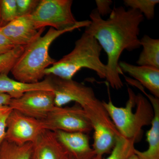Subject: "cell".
Returning <instances> with one entry per match:
<instances>
[{
    "mask_svg": "<svg viewBox=\"0 0 159 159\" xmlns=\"http://www.w3.org/2000/svg\"><path fill=\"white\" fill-rule=\"evenodd\" d=\"M15 46L2 33L0 30V56L13 50Z\"/></svg>",
    "mask_w": 159,
    "mask_h": 159,
    "instance_id": "d4e9b609",
    "label": "cell"
},
{
    "mask_svg": "<svg viewBox=\"0 0 159 159\" xmlns=\"http://www.w3.org/2000/svg\"><path fill=\"white\" fill-rule=\"evenodd\" d=\"M91 23L84 32L91 34L106 53L107 57L106 80L116 90L123 87L119 60L125 50L132 51L141 47L139 36L140 24L144 16L139 11L123 7H114L109 17L104 20L96 9L90 14Z\"/></svg>",
    "mask_w": 159,
    "mask_h": 159,
    "instance_id": "6da1fadb",
    "label": "cell"
},
{
    "mask_svg": "<svg viewBox=\"0 0 159 159\" xmlns=\"http://www.w3.org/2000/svg\"><path fill=\"white\" fill-rule=\"evenodd\" d=\"M127 91L129 99L125 107L116 106L111 99L102 103L119 134L136 143L142 138V128L151 123L153 110L149 100L142 94L136 95L129 87Z\"/></svg>",
    "mask_w": 159,
    "mask_h": 159,
    "instance_id": "277c9868",
    "label": "cell"
},
{
    "mask_svg": "<svg viewBox=\"0 0 159 159\" xmlns=\"http://www.w3.org/2000/svg\"><path fill=\"white\" fill-rule=\"evenodd\" d=\"M51 80L55 106L61 107L74 102L84 110L100 101L93 89L73 79H65L48 75Z\"/></svg>",
    "mask_w": 159,
    "mask_h": 159,
    "instance_id": "52a82bcc",
    "label": "cell"
},
{
    "mask_svg": "<svg viewBox=\"0 0 159 159\" xmlns=\"http://www.w3.org/2000/svg\"><path fill=\"white\" fill-rule=\"evenodd\" d=\"M152 106L154 116L151 127L146 132V140L148 144V149L144 151L135 149L134 153L139 159H159V98L146 93L142 86L139 87Z\"/></svg>",
    "mask_w": 159,
    "mask_h": 159,
    "instance_id": "4fadbf2b",
    "label": "cell"
},
{
    "mask_svg": "<svg viewBox=\"0 0 159 159\" xmlns=\"http://www.w3.org/2000/svg\"><path fill=\"white\" fill-rule=\"evenodd\" d=\"M1 14L4 25L17 18L16 0H2Z\"/></svg>",
    "mask_w": 159,
    "mask_h": 159,
    "instance_id": "44dd1931",
    "label": "cell"
},
{
    "mask_svg": "<svg viewBox=\"0 0 159 159\" xmlns=\"http://www.w3.org/2000/svg\"><path fill=\"white\" fill-rule=\"evenodd\" d=\"M102 50L97 39L93 35L84 32L76 41L74 49L46 69L45 75L73 79L78 71L87 68L95 72L101 79H105L106 65L100 58Z\"/></svg>",
    "mask_w": 159,
    "mask_h": 159,
    "instance_id": "3957f363",
    "label": "cell"
},
{
    "mask_svg": "<svg viewBox=\"0 0 159 159\" xmlns=\"http://www.w3.org/2000/svg\"><path fill=\"white\" fill-rule=\"evenodd\" d=\"M9 105L25 116L43 120L55 107L54 94L52 91H30L19 98L11 99Z\"/></svg>",
    "mask_w": 159,
    "mask_h": 159,
    "instance_id": "9c48e42d",
    "label": "cell"
},
{
    "mask_svg": "<svg viewBox=\"0 0 159 159\" xmlns=\"http://www.w3.org/2000/svg\"><path fill=\"white\" fill-rule=\"evenodd\" d=\"M25 47H16L8 53L0 56V74H9L19 58L22 54Z\"/></svg>",
    "mask_w": 159,
    "mask_h": 159,
    "instance_id": "ffe728a7",
    "label": "cell"
},
{
    "mask_svg": "<svg viewBox=\"0 0 159 159\" xmlns=\"http://www.w3.org/2000/svg\"><path fill=\"white\" fill-rule=\"evenodd\" d=\"M46 129L55 131L82 132L88 134L93 127L85 111L75 103L71 107H55L41 120Z\"/></svg>",
    "mask_w": 159,
    "mask_h": 159,
    "instance_id": "8992f818",
    "label": "cell"
},
{
    "mask_svg": "<svg viewBox=\"0 0 159 159\" xmlns=\"http://www.w3.org/2000/svg\"><path fill=\"white\" fill-rule=\"evenodd\" d=\"M90 20L78 21L76 25L64 30L50 28L43 36L39 35L25 46L22 54L11 71L15 79L25 83H35L45 77L44 72L56 62L49 54L51 44L61 35L90 24Z\"/></svg>",
    "mask_w": 159,
    "mask_h": 159,
    "instance_id": "7a4b0ae2",
    "label": "cell"
},
{
    "mask_svg": "<svg viewBox=\"0 0 159 159\" xmlns=\"http://www.w3.org/2000/svg\"><path fill=\"white\" fill-rule=\"evenodd\" d=\"M140 42L143 50L137 64L159 69V39L152 38L145 34L140 39Z\"/></svg>",
    "mask_w": 159,
    "mask_h": 159,
    "instance_id": "2e32d148",
    "label": "cell"
},
{
    "mask_svg": "<svg viewBox=\"0 0 159 159\" xmlns=\"http://www.w3.org/2000/svg\"><path fill=\"white\" fill-rule=\"evenodd\" d=\"M32 144L29 159H71L52 131L45 129Z\"/></svg>",
    "mask_w": 159,
    "mask_h": 159,
    "instance_id": "8fae6325",
    "label": "cell"
},
{
    "mask_svg": "<svg viewBox=\"0 0 159 159\" xmlns=\"http://www.w3.org/2000/svg\"><path fill=\"white\" fill-rule=\"evenodd\" d=\"M32 145H17L5 140L0 145V159H29Z\"/></svg>",
    "mask_w": 159,
    "mask_h": 159,
    "instance_id": "e0dca14e",
    "label": "cell"
},
{
    "mask_svg": "<svg viewBox=\"0 0 159 159\" xmlns=\"http://www.w3.org/2000/svg\"><path fill=\"white\" fill-rule=\"evenodd\" d=\"M11 99V97L9 95L0 93V106L9 105Z\"/></svg>",
    "mask_w": 159,
    "mask_h": 159,
    "instance_id": "484cf974",
    "label": "cell"
},
{
    "mask_svg": "<svg viewBox=\"0 0 159 159\" xmlns=\"http://www.w3.org/2000/svg\"><path fill=\"white\" fill-rule=\"evenodd\" d=\"M35 90L53 92L48 76L39 82L29 84L11 79L7 74H0V93L9 95L11 99L19 98L27 92Z\"/></svg>",
    "mask_w": 159,
    "mask_h": 159,
    "instance_id": "9a60e30c",
    "label": "cell"
},
{
    "mask_svg": "<svg viewBox=\"0 0 159 159\" xmlns=\"http://www.w3.org/2000/svg\"><path fill=\"white\" fill-rule=\"evenodd\" d=\"M12 110L9 105L0 106V145L5 140L7 120Z\"/></svg>",
    "mask_w": 159,
    "mask_h": 159,
    "instance_id": "603a6c76",
    "label": "cell"
},
{
    "mask_svg": "<svg viewBox=\"0 0 159 159\" xmlns=\"http://www.w3.org/2000/svg\"><path fill=\"white\" fill-rule=\"evenodd\" d=\"M45 129L41 120L13 110L7 120L5 140L19 145L33 143Z\"/></svg>",
    "mask_w": 159,
    "mask_h": 159,
    "instance_id": "ba28073f",
    "label": "cell"
},
{
    "mask_svg": "<svg viewBox=\"0 0 159 159\" xmlns=\"http://www.w3.org/2000/svg\"><path fill=\"white\" fill-rule=\"evenodd\" d=\"M45 28H35L31 15L19 16L5 25L0 27L4 35L16 47H25L42 35Z\"/></svg>",
    "mask_w": 159,
    "mask_h": 159,
    "instance_id": "30bf717a",
    "label": "cell"
},
{
    "mask_svg": "<svg viewBox=\"0 0 159 159\" xmlns=\"http://www.w3.org/2000/svg\"><path fill=\"white\" fill-rule=\"evenodd\" d=\"M102 157H98L97 156H96V157H95L94 158H93V159H102Z\"/></svg>",
    "mask_w": 159,
    "mask_h": 159,
    "instance_id": "f1b7e54d",
    "label": "cell"
},
{
    "mask_svg": "<svg viewBox=\"0 0 159 159\" xmlns=\"http://www.w3.org/2000/svg\"><path fill=\"white\" fill-rule=\"evenodd\" d=\"M57 140L67 151L72 159H93L96 153L91 147L87 134L54 131Z\"/></svg>",
    "mask_w": 159,
    "mask_h": 159,
    "instance_id": "7c38bea8",
    "label": "cell"
},
{
    "mask_svg": "<svg viewBox=\"0 0 159 159\" xmlns=\"http://www.w3.org/2000/svg\"><path fill=\"white\" fill-rule=\"evenodd\" d=\"M1 3H2V0H0V27H2L4 26V24L2 22V18H1Z\"/></svg>",
    "mask_w": 159,
    "mask_h": 159,
    "instance_id": "4316f807",
    "label": "cell"
},
{
    "mask_svg": "<svg viewBox=\"0 0 159 159\" xmlns=\"http://www.w3.org/2000/svg\"><path fill=\"white\" fill-rule=\"evenodd\" d=\"M96 3L97 6L96 10L101 17L110 14L112 9L111 8L112 1L111 0H96Z\"/></svg>",
    "mask_w": 159,
    "mask_h": 159,
    "instance_id": "cb8c5ba5",
    "label": "cell"
},
{
    "mask_svg": "<svg viewBox=\"0 0 159 159\" xmlns=\"http://www.w3.org/2000/svg\"><path fill=\"white\" fill-rule=\"evenodd\" d=\"M128 159H139L138 157L136 155L134 154L133 155L129 157Z\"/></svg>",
    "mask_w": 159,
    "mask_h": 159,
    "instance_id": "83f0119b",
    "label": "cell"
},
{
    "mask_svg": "<svg viewBox=\"0 0 159 159\" xmlns=\"http://www.w3.org/2000/svg\"><path fill=\"white\" fill-rule=\"evenodd\" d=\"M39 2L40 0H16L18 17L31 15Z\"/></svg>",
    "mask_w": 159,
    "mask_h": 159,
    "instance_id": "7402d4cb",
    "label": "cell"
},
{
    "mask_svg": "<svg viewBox=\"0 0 159 159\" xmlns=\"http://www.w3.org/2000/svg\"><path fill=\"white\" fill-rule=\"evenodd\" d=\"M132 140L126 139L121 135L118 137L111 154L102 159H128L134 154V144Z\"/></svg>",
    "mask_w": 159,
    "mask_h": 159,
    "instance_id": "ac0fdd59",
    "label": "cell"
},
{
    "mask_svg": "<svg viewBox=\"0 0 159 159\" xmlns=\"http://www.w3.org/2000/svg\"><path fill=\"white\" fill-rule=\"evenodd\" d=\"M119 66L122 73H127L147 89L154 97L159 98V69L148 66H135L121 61Z\"/></svg>",
    "mask_w": 159,
    "mask_h": 159,
    "instance_id": "5bb4252c",
    "label": "cell"
},
{
    "mask_svg": "<svg viewBox=\"0 0 159 159\" xmlns=\"http://www.w3.org/2000/svg\"><path fill=\"white\" fill-rule=\"evenodd\" d=\"M159 0H124V4L129 9L139 11L148 20L155 16V9Z\"/></svg>",
    "mask_w": 159,
    "mask_h": 159,
    "instance_id": "d6986e66",
    "label": "cell"
},
{
    "mask_svg": "<svg viewBox=\"0 0 159 159\" xmlns=\"http://www.w3.org/2000/svg\"><path fill=\"white\" fill-rule=\"evenodd\" d=\"M72 0H40L31 15L38 30L49 26L57 30H64L78 23L72 13Z\"/></svg>",
    "mask_w": 159,
    "mask_h": 159,
    "instance_id": "5b68a950",
    "label": "cell"
}]
</instances>
